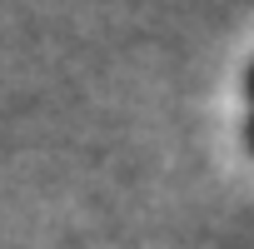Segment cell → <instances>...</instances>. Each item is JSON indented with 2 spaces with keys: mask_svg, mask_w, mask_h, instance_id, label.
Listing matches in <instances>:
<instances>
[{
  "mask_svg": "<svg viewBox=\"0 0 254 249\" xmlns=\"http://www.w3.org/2000/svg\"><path fill=\"white\" fill-rule=\"evenodd\" d=\"M249 100H254V70H249Z\"/></svg>",
  "mask_w": 254,
  "mask_h": 249,
  "instance_id": "1",
  "label": "cell"
},
{
  "mask_svg": "<svg viewBox=\"0 0 254 249\" xmlns=\"http://www.w3.org/2000/svg\"><path fill=\"white\" fill-rule=\"evenodd\" d=\"M249 145H254V120H249Z\"/></svg>",
  "mask_w": 254,
  "mask_h": 249,
  "instance_id": "2",
  "label": "cell"
}]
</instances>
